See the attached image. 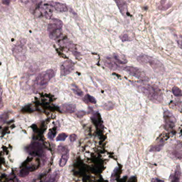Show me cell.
Masks as SVG:
<instances>
[{"label":"cell","mask_w":182,"mask_h":182,"mask_svg":"<svg viewBox=\"0 0 182 182\" xmlns=\"http://www.w3.org/2000/svg\"><path fill=\"white\" fill-rule=\"evenodd\" d=\"M68 137V135L67 134L62 132V133H60L58 135V136L56 138V141H64Z\"/></svg>","instance_id":"cell-25"},{"label":"cell","mask_w":182,"mask_h":182,"mask_svg":"<svg viewBox=\"0 0 182 182\" xmlns=\"http://www.w3.org/2000/svg\"><path fill=\"white\" fill-rule=\"evenodd\" d=\"M173 93L176 97H181L182 96V90L177 87L173 88Z\"/></svg>","instance_id":"cell-23"},{"label":"cell","mask_w":182,"mask_h":182,"mask_svg":"<svg viewBox=\"0 0 182 182\" xmlns=\"http://www.w3.org/2000/svg\"><path fill=\"white\" fill-rule=\"evenodd\" d=\"M48 137L50 139L52 140L54 138V137H55V135L52 133V131H49V133L48 134Z\"/></svg>","instance_id":"cell-32"},{"label":"cell","mask_w":182,"mask_h":182,"mask_svg":"<svg viewBox=\"0 0 182 182\" xmlns=\"http://www.w3.org/2000/svg\"><path fill=\"white\" fill-rule=\"evenodd\" d=\"M2 94H3V89H2V86L0 85V108L3 106Z\"/></svg>","instance_id":"cell-29"},{"label":"cell","mask_w":182,"mask_h":182,"mask_svg":"<svg viewBox=\"0 0 182 182\" xmlns=\"http://www.w3.org/2000/svg\"><path fill=\"white\" fill-rule=\"evenodd\" d=\"M26 39H21L16 43L12 49L13 55L16 59L19 61H24L26 60Z\"/></svg>","instance_id":"cell-6"},{"label":"cell","mask_w":182,"mask_h":182,"mask_svg":"<svg viewBox=\"0 0 182 182\" xmlns=\"http://www.w3.org/2000/svg\"><path fill=\"white\" fill-rule=\"evenodd\" d=\"M71 89L75 95L79 97H83L84 93L82 90L77 85L75 84H72L71 85Z\"/></svg>","instance_id":"cell-20"},{"label":"cell","mask_w":182,"mask_h":182,"mask_svg":"<svg viewBox=\"0 0 182 182\" xmlns=\"http://www.w3.org/2000/svg\"><path fill=\"white\" fill-rule=\"evenodd\" d=\"M2 2L5 5H8L10 3V0H2Z\"/></svg>","instance_id":"cell-33"},{"label":"cell","mask_w":182,"mask_h":182,"mask_svg":"<svg viewBox=\"0 0 182 182\" xmlns=\"http://www.w3.org/2000/svg\"><path fill=\"white\" fill-rule=\"evenodd\" d=\"M62 157H61V159H60L59 165L61 167L65 166L68 162V160L69 159L70 157V153H69V150L66 151L65 153L62 154Z\"/></svg>","instance_id":"cell-18"},{"label":"cell","mask_w":182,"mask_h":182,"mask_svg":"<svg viewBox=\"0 0 182 182\" xmlns=\"http://www.w3.org/2000/svg\"><path fill=\"white\" fill-rule=\"evenodd\" d=\"M63 24L61 20L52 18L48 26V33L49 37L53 40H56L60 39L62 35V28Z\"/></svg>","instance_id":"cell-3"},{"label":"cell","mask_w":182,"mask_h":182,"mask_svg":"<svg viewBox=\"0 0 182 182\" xmlns=\"http://www.w3.org/2000/svg\"><path fill=\"white\" fill-rule=\"evenodd\" d=\"M40 9L42 15L46 18H50L52 17L54 9L48 3L42 5Z\"/></svg>","instance_id":"cell-11"},{"label":"cell","mask_w":182,"mask_h":182,"mask_svg":"<svg viewBox=\"0 0 182 182\" xmlns=\"http://www.w3.org/2000/svg\"><path fill=\"white\" fill-rule=\"evenodd\" d=\"M29 173V170L27 168H23L19 172V176L21 177H25Z\"/></svg>","instance_id":"cell-24"},{"label":"cell","mask_w":182,"mask_h":182,"mask_svg":"<svg viewBox=\"0 0 182 182\" xmlns=\"http://www.w3.org/2000/svg\"><path fill=\"white\" fill-rule=\"evenodd\" d=\"M86 112L84 111H79L77 113H76V116L79 118H82L83 116L86 115Z\"/></svg>","instance_id":"cell-30"},{"label":"cell","mask_w":182,"mask_h":182,"mask_svg":"<svg viewBox=\"0 0 182 182\" xmlns=\"http://www.w3.org/2000/svg\"><path fill=\"white\" fill-rule=\"evenodd\" d=\"M176 148L175 150L173 151V155L177 158L181 159L182 158V144H179Z\"/></svg>","instance_id":"cell-19"},{"label":"cell","mask_w":182,"mask_h":182,"mask_svg":"<svg viewBox=\"0 0 182 182\" xmlns=\"http://www.w3.org/2000/svg\"><path fill=\"white\" fill-rule=\"evenodd\" d=\"M60 110L64 113H73L75 111L76 106L72 104H64L60 106Z\"/></svg>","instance_id":"cell-13"},{"label":"cell","mask_w":182,"mask_h":182,"mask_svg":"<svg viewBox=\"0 0 182 182\" xmlns=\"http://www.w3.org/2000/svg\"><path fill=\"white\" fill-rule=\"evenodd\" d=\"M127 63L125 58L118 54H114L111 57H107L104 60V64L106 66L113 70H121L123 68L122 65Z\"/></svg>","instance_id":"cell-5"},{"label":"cell","mask_w":182,"mask_h":182,"mask_svg":"<svg viewBox=\"0 0 182 182\" xmlns=\"http://www.w3.org/2000/svg\"><path fill=\"white\" fill-rule=\"evenodd\" d=\"M123 70L128 72L129 74L135 76L137 79L142 80H147V77L145 73L139 68L132 66H127L124 68Z\"/></svg>","instance_id":"cell-9"},{"label":"cell","mask_w":182,"mask_h":182,"mask_svg":"<svg viewBox=\"0 0 182 182\" xmlns=\"http://www.w3.org/2000/svg\"><path fill=\"white\" fill-rule=\"evenodd\" d=\"M60 173L58 171L53 173L50 175L47 176V177L44 180L45 182H57L60 178Z\"/></svg>","instance_id":"cell-16"},{"label":"cell","mask_w":182,"mask_h":182,"mask_svg":"<svg viewBox=\"0 0 182 182\" xmlns=\"http://www.w3.org/2000/svg\"><path fill=\"white\" fill-rule=\"evenodd\" d=\"M68 150V147L64 145H60L58 147V152L61 154H63Z\"/></svg>","instance_id":"cell-27"},{"label":"cell","mask_w":182,"mask_h":182,"mask_svg":"<svg viewBox=\"0 0 182 182\" xmlns=\"http://www.w3.org/2000/svg\"><path fill=\"white\" fill-rule=\"evenodd\" d=\"M55 75V71L52 69L48 70L42 72L36 77L34 81V86L36 89L41 90L47 86L50 80Z\"/></svg>","instance_id":"cell-4"},{"label":"cell","mask_w":182,"mask_h":182,"mask_svg":"<svg viewBox=\"0 0 182 182\" xmlns=\"http://www.w3.org/2000/svg\"><path fill=\"white\" fill-rule=\"evenodd\" d=\"M135 86L144 96L152 102L155 104H161L163 102V97L161 90L155 86L150 84L135 83Z\"/></svg>","instance_id":"cell-1"},{"label":"cell","mask_w":182,"mask_h":182,"mask_svg":"<svg viewBox=\"0 0 182 182\" xmlns=\"http://www.w3.org/2000/svg\"><path fill=\"white\" fill-rule=\"evenodd\" d=\"M48 3L52 6L54 9H55L57 11L60 12H65L68 11V7L65 4L54 1L50 2Z\"/></svg>","instance_id":"cell-12"},{"label":"cell","mask_w":182,"mask_h":182,"mask_svg":"<svg viewBox=\"0 0 182 182\" xmlns=\"http://www.w3.org/2000/svg\"><path fill=\"white\" fill-rule=\"evenodd\" d=\"M8 114L7 113H3V114L0 115V122L3 123L8 119Z\"/></svg>","instance_id":"cell-26"},{"label":"cell","mask_w":182,"mask_h":182,"mask_svg":"<svg viewBox=\"0 0 182 182\" xmlns=\"http://www.w3.org/2000/svg\"><path fill=\"white\" fill-rule=\"evenodd\" d=\"M120 39L123 42H126V41H130L131 40L129 36L127 34H123L121 36H120Z\"/></svg>","instance_id":"cell-28"},{"label":"cell","mask_w":182,"mask_h":182,"mask_svg":"<svg viewBox=\"0 0 182 182\" xmlns=\"http://www.w3.org/2000/svg\"><path fill=\"white\" fill-rule=\"evenodd\" d=\"M83 100L86 103H91V104H96L97 101L95 98L90 95L87 94L84 96Z\"/></svg>","instance_id":"cell-21"},{"label":"cell","mask_w":182,"mask_h":182,"mask_svg":"<svg viewBox=\"0 0 182 182\" xmlns=\"http://www.w3.org/2000/svg\"><path fill=\"white\" fill-rule=\"evenodd\" d=\"M165 128L167 130H169L172 129L175 126L176 122L174 115L169 111H166L164 112L163 115Z\"/></svg>","instance_id":"cell-8"},{"label":"cell","mask_w":182,"mask_h":182,"mask_svg":"<svg viewBox=\"0 0 182 182\" xmlns=\"http://www.w3.org/2000/svg\"><path fill=\"white\" fill-rule=\"evenodd\" d=\"M137 60L143 66H149L155 73L158 74H163L165 72V68L163 64L150 56L145 55L139 56Z\"/></svg>","instance_id":"cell-2"},{"label":"cell","mask_w":182,"mask_h":182,"mask_svg":"<svg viewBox=\"0 0 182 182\" xmlns=\"http://www.w3.org/2000/svg\"><path fill=\"white\" fill-rule=\"evenodd\" d=\"M115 2L119 8V10L123 16H127L128 10H127V3L124 0H115Z\"/></svg>","instance_id":"cell-15"},{"label":"cell","mask_w":182,"mask_h":182,"mask_svg":"<svg viewBox=\"0 0 182 182\" xmlns=\"http://www.w3.org/2000/svg\"><path fill=\"white\" fill-rule=\"evenodd\" d=\"M181 169L179 165L176 167L174 173L170 176V181L173 182H180L181 178Z\"/></svg>","instance_id":"cell-14"},{"label":"cell","mask_w":182,"mask_h":182,"mask_svg":"<svg viewBox=\"0 0 182 182\" xmlns=\"http://www.w3.org/2000/svg\"><path fill=\"white\" fill-rule=\"evenodd\" d=\"M76 139H77V136L75 134H72L70 136V139L72 143L75 142V141L76 140Z\"/></svg>","instance_id":"cell-31"},{"label":"cell","mask_w":182,"mask_h":182,"mask_svg":"<svg viewBox=\"0 0 182 182\" xmlns=\"http://www.w3.org/2000/svg\"><path fill=\"white\" fill-rule=\"evenodd\" d=\"M152 182H158V181H159V182H162V181L160 180V179H158L155 178V179H152Z\"/></svg>","instance_id":"cell-34"},{"label":"cell","mask_w":182,"mask_h":182,"mask_svg":"<svg viewBox=\"0 0 182 182\" xmlns=\"http://www.w3.org/2000/svg\"><path fill=\"white\" fill-rule=\"evenodd\" d=\"M28 154L33 157H41L43 155V145L40 141L31 143L27 149Z\"/></svg>","instance_id":"cell-7"},{"label":"cell","mask_w":182,"mask_h":182,"mask_svg":"<svg viewBox=\"0 0 182 182\" xmlns=\"http://www.w3.org/2000/svg\"><path fill=\"white\" fill-rule=\"evenodd\" d=\"M74 68V63L70 60L64 62L60 65V75L62 76L67 75Z\"/></svg>","instance_id":"cell-10"},{"label":"cell","mask_w":182,"mask_h":182,"mask_svg":"<svg viewBox=\"0 0 182 182\" xmlns=\"http://www.w3.org/2000/svg\"><path fill=\"white\" fill-rule=\"evenodd\" d=\"M114 104L111 102H108L107 103H105L104 105L102 106L103 109L106 111H111L114 108Z\"/></svg>","instance_id":"cell-22"},{"label":"cell","mask_w":182,"mask_h":182,"mask_svg":"<svg viewBox=\"0 0 182 182\" xmlns=\"http://www.w3.org/2000/svg\"><path fill=\"white\" fill-rule=\"evenodd\" d=\"M164 145H165V142L162 140H160L157 144H155V145H153L152 147H151L150 151L153 152H159V151L162 150Z\"/></svg>","instance_id":"cell-17"}]
</instances>
